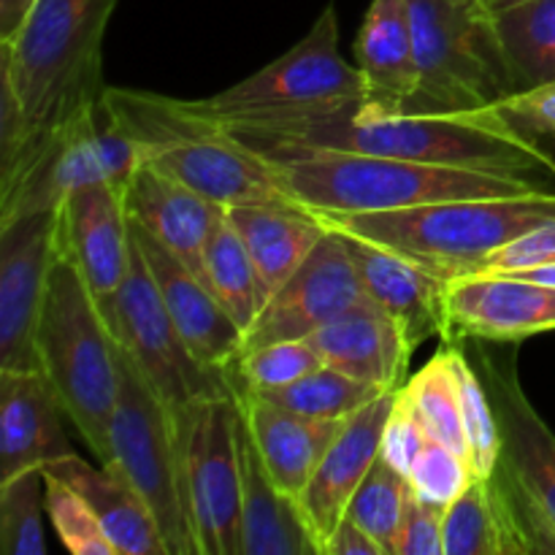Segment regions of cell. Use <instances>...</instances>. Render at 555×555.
Returning <instances> with one entry per match:
<instances>
[{
    "mask_svg": "<svg viewBox=\"0 0 555 555\" xmlns=\"http://www.w3.org/2000/svg\"><path fill=\"white\" fill-rule=\"evenodd\" d=\"M238 141L269 163L276 184L287 198L307 206L314 215H361V211L410 209V206L455 198L553 193L529 179L504 177V173L428 166L401 157L320 150V146Z\"/></svg>",
    "mask_w": 555,
    "mask_h": 555,
    "instance_id": "1",
    "label": "cell"
},
{
    "mask_svg": "<svg viewBox=\"0 0 555 555\" xmlns=\"http://www.w3.org/2000/svg\"><path fill=\"white\" fill-rule=\"evenodd\" d=\"M244 141L401 157L428 166L469 168L529 179L555 193L553 168L488 108L480 114H372L350 108L336 117L282 128H231Z\"/></svg>",
    "mask_w": 555,
    "mask_h": 555,
    "instance_id": "2",
    "label": "cell"
},
{
    "mask_svg": "<svg viewBox=\"0 0 555 555\" xmlns=\"http://www.w3.org/2000/svg\"><path fill=\"white\" fill-rule=\"evenodd\" d=\"M119 0H33L0 43V90L22 117V139L0 168L41 141L103 90V38Z\"/></svg>",
    "mask_w": 555,
    "mask_h": 555,
    "instance_id": "3",
    "label": "cell"
},
{
    "mask_svg": "<svg viewBox=\"0 0 555 555\" xmlns=\"http://www.w3.org/2000/svg\"><path fill=\"white\" fill-rule=\"evenodd\" d=\"M106 101L139 146L141 160L222 209L291 201L258 152L222 122L193 112L182 98L106 85Z\"/></svg>",
    "mask_w": 555,
    "mask_h": 555,
    "instance_id": "4",
    "label": "cell"
},
{
    "mask_svg": "<svg viewBox=\"0 0 555 555\" xmlns=\"http://www.w3.org/2000/svg\"><path fill=\"white\" fill-rule=\"evenodd\" d=\"M38 372L101 464H112L108 426L119 388V339L79 271L57 258L36 334Z\"/></svg>",
    "mask_w": 555,
    "mask_h": 555,
    "instance_id": "5",
    "label": "cell"
},
{
    "mask_svg": "<svg viewBox=\"0 0 555 555\" xmlns=\"http://www.w3.org/2000/svg\"><path fill=\"white\" fill-rule=\"evenodd\" d=\"M325 225L388 247L434 274H475L520 233L555 220V193L509 198H455L393 211L320 215Z\"/></svg>",
    "mask_w": 555,
    "mask_h": 555,
    "instance_id": "6",
    "label": "cell"
},
{
    "mask_svg": "<svg viewBox=\"0 0 555 555\" xmlns=\"http://www.w3.org/2000/svg\"><path fill=\"white\" fill-rule=\"evenodd\" d=\"M188 106L225 128H282L361 108V70L341 57L334 5L274 63Z\"/></svg>",
    "mask_w": 555,
    "mask_h": 555,
    "instance_id": "7",
    "label": "cell"
},
{
    "mask_svg": "<svg viewBox=\"0 0 555 555\" xmlns=\"http://www.w3.org/2000/svg\"><path fill=\"white\" fill-rule=\"evenodd\" d=\"M417 85L404 114H480L513 95L491 11L482 3L410 0Z\"/></svg>",
    "mask_w": 555,
    "mask_h": 555,
    "instance_id": "8",
    "label": "cell"
},
{
    "mask_svg": "<svg viewBox=\"0 0 555 555\" xmlns=\"http://www.w3.org/2000/svg\"><path fill=\"white\" fill-rule=\"evenodd\" d=\"M141 152L114 117L106 90L60 128L0 168V225L27 211L57 209L65 195L92 184L128 188Z\"/></svg>",
    "mask_w": 555,
    "mask_h": 555,
    "instance_id": "9",
    "label": "cell"
},
{
    "mask_svg": "<svg viewBox=\"0 0 555 555\" xmlns=\"http://www.w3.org/2000/svg\"><path fill=\"white\" fill-rule=\"evenodd\" d=\"M112 464L139 491L160 526L168 555H198L188 496V453L125 347L119 345L117 404L108 426Z\"/></svg>",
    "mask_w": 555,
    "mask_h": 555,
    "instance_id": "10",
    "label": "cell"
},
{
    "mask_svg": "<svg viewBox=\"0 0 555 555\" xmlns=\"http://www.w3.org/2000/svg\"><path fill=\"white\" fill-rule=\"evenodd\" d=\"M112 328L144 383L166 406L173 431L188 453L195 410L215 396L231 393L233 377L211 372L193 356L163 304L135 238L128 276L114 301Z\"/></svg>",
    "mask_w": 555,
    "mask_h": 555,
    "instance_id": "11",
    "label": "cell"
},
{
    "mask_svg": "<svg viewBox=\"0 0 555 555\" xmlns=\"http://www.w3.org/2000/svg\"><path fill=\"white\" fill-rule=\"evenodd\" d=\"M242 412L236 390L195 410L188 442V496L198 555H242Z\"/></svg>",
    "mask_w": 555,
    "mask_h": 555,
    "instance_id": "12",
    "label": "cell"
},
{
    "mask_svg": "<svg viewBox=\"0 0 555 555\" xmlns=\"http://www.w3.org/2000/svg\"><path fill=\"white\" fill-rule=\"evenodd\" d=\"M57 258V209L0 225V369L38 372L36 334Z\"/></svg>",
    "mask_w": 555,
    "mask_h": 555,
    "instance_id": "13",
    "label": "cell"
},
{
    "mask_svg": "<svg viewBox=\"0 0 555 555\" xmlns=\"http://www.w3.org/2000/svg\"><path fill=\"white\" fill-rule=\"evenodd\" d=\"M366 301L369 296L347 253L345 236L328 228L323 242L260 309L255 325L244 334L242 356L269 341L309 339L323 325Z\"/></svg>",
    "mask_w": 555,
    "mask_h": 555,
    "instance_id": "14",
    "label": "cell"
},
{
    "mask_svg": "<svg viewBox=\"0 0 555 555\" xmlns=\"http://www.w3.org/2000/svg\"><path fill=\"white\" fill-rule=\"evenodd\" d=\"M57 253L79 271L87 291L112 323L114 301L128 276L133 253L125 188L92 184L65 195L57 206Z\"/></svg>",
    "mask_w": 555,
    "mask_h": 555,
    "instance_id": "15",
    "label": "cell"
},
{
    "mask_svg": "<svg viewBox=\"0 0 555 555\" xmlns=\"http://www.w3.org/2000/svg\"><path fill=\"white\" fill-rule=\"evenodd\" d=\"M444 341L518 345L555 331V287L502 271L453 276L444 287Z\"/></svg>",
    "mask_w": 555,
    "mask_h": 555,
    "instance_id": "16",
    "label": "cell"
},
{
    "mask_svg": "<svg viewBox=\"0 0 555 555\" xmlns=\"http://www.w3.org/2000/svg\"><path fill=\"white\" fill-rule=\"evenodd\" d=\"M477 361L502 437L499 466L555 524V434L526 396L513 356L502 358L477 350Z\"/></svg>",
    "mask_w": 555,
    "mask_h": 555,
    "instance_id": "17",
    "label": "cell"
},
{
    "mask_svg": "<svg viewBox=\"0 0 555 555\" xmlns=\"http://www.w3.org/2000/svg\"><path fill=\"white\" fill-rule=\"evenodd\" d=\"M130 233L144 255L146 269L160 291L173 325L188 341L193 356L211 372L233 377L244 341V331L238 328L236 320L225 312V307L217 301L204 280H198L177 255L168 253L157 238H152L133 220H130Z\"/></svg>",
    "mask_w": 555,
    "mask_h": 555,
    "instance_id": "18",
    "label": "cell"
},
{
    "mask_svg": "<svg viewBox=\"0 0 555 555\" xmlns=\"http://www.w3.org/2000/svg\"><path fill=\"white\" fill-rule=\"evenodd\" d=\"M393 393L379 396L377 401L347 417L345 428L323 455L312 480L307 482L301 499L296 502L318 555H323L334 531L347 518L352 496L366 480L374 461L383 455V431L390 406H393Z\"/></svg>",
    "mask_w": 555,
    "mask_h": 555,
    "instance_id": "19",
    "label": "cell"
},
{
    "mask_svg": "<svg viewBox=\"0 0 555 555\" xmlns=\"http://www.w3.org/2000/svg\"><path fill=\"white\" fill-rule=\"evenodd\" d=\"M233 390H236L242 421L258 448L266 472L274 486L296 504L347 421H325V417L293 412L263 399L238 379H233Z\"/></svg>",
    "mask_w": 555,
    "mask_h": 555,
    "instance_id": "20",
    "label": "cell"
},
{
    "mask_svg": "<svg viewBox=\"0 0 555 555\" xmlns=\"http://www.w3.org/2000/svg\"><path fill=\"white\" fill-rule=\"evenodd\" d=\"M339 233L345 236L347 253L356 263L369 301L399 320L412 347L417 350L423 341L434 339V336L444 339L448 334V314H444L448 280L393 249L379 247V244L352 236V233Z\"/></svg>",
    "mask_w": 555,
    "mask_h": 555,
    "instance_id": "21",
    "label": "cell"
},
{
    "mask_svg": "<svg viewBox=\"0 0 555 555\" xmlns=\"http://www.w3.org/2000/svg\"><path fill=\"white\" fill-rule=\"evenodd\" d=\"M125 209L139 228L177 255L198 280L206 282L204 249L222 206L177 182L152 163L141 160L125 188Z\"/></svg>",
    "mask_w": 555,
    "mask_h": 555,
    "instance_id": "22",
    "label": "cell"
},
{
    "mask_svg": "<svg viewBox=\"0 0 555 555\" xmlns=\"http://www.w3.org/2000/svg\"><path fill=\"white\" fill-rule=\"evenodd\" d=\"M63 415L41 372L0 369V482L74 455Z\"/></svg>",
    "mask_w": 555,
    "mask_h": 555,
    "instance_id": "23",
    "label": "cell"
},
{
    "mask_svg": "<svg viewBox=\"0 0 555 555\" xmlns=\"http://www.w3.org/2000/svg\"><path fill=\"white\" fill-rule=\"evenodd\" d=\"M325 366L383 390H399L412 361L410 336L396 318L366 301L309 336Z\"/></svg>",
    "mask_w": 555,
    "mask_h": 555,
    "instance_id": "24",
    "label": "cell"
},
{
    "mask_svg": "<svg viewBox=\"0 0 555 555\" xmlns=\"http://www.w3.org/2000/svg\"><path fill=\"white\" fill-rule=\"evenodd\" d=\"M356 68L363 79L361 112L404 114L417 85L410 0H372L356 38Z\"/></svg>",
    "mask_w": 555,
    "mask_h": 555,
    "instance_id": "25",
    "label": "cell"
},
{
    "mask_svg": "<svg viewBox=\"0 0 555 555\" xmlns=\"http://www.w3.org/2000/svg\"><path fill=\"white\" fill-rule=\"evenodd\" d=\"M444 555H537L518 488L502 466L444 507Z\"/></svg>",
    "mask_w": 555,
    "mask_h": 555,
    "instance_id": "26",
    "label": "cell"
},
{
    "mask_svg": "<svg viewBox=\"0 0 555 555\" xmlns=\"http://www.w3.org/2000/svg\"><path fill=\"white\" fill-rule=\"evenodd\" d=\"M225 211L258 271L263 307L328 233L323 217L296 201L233 206Z\"/></svg>",
    "mask_w": 555,
    "mask_h": 555,
    "instance_id": "27",
    "label": "cell"
},
{
    "mask_svg": "<svg viewBox=\"0 0 555 555\" xmlns=\"http://www.w3.org/2000/svg\"><path fill=\"white\" fill-rule=\"evenodd\" d=\"M43 472L63 477L85 496L117 555H168L155 515L114 466H92L74 453L43 466Z\"/></svg>",
    "mask_w": 555,
    "mask_h": 555,
    "instance_id": "28",
    "label": "cell"
},
{
    "mask_svg": "<svg viewBox=\"0 0 555 555\" xmlns=\"http://www.w3.org/2000/svg\"><path fill=\"white\" fill-rule=\"evenodd\" d=\"M242 555H318L298 507L274 486L242 421Z\"/></svg>",
    "mask_w": 555,
    "mask_h": 555,
    "instance_id": "29",
    "label": "cell"
},
{
    "mask_svg": "<svg viewBox=\"0 0 555 555\" xmlns=\"http://www.w3.org/2000/svg\"><path fill=\"white\" fill-rule=\"evenodd\" d=\"M491 20L513 95L555 81V0H520Z\"/></svg>",
    "mask_w": 555,
    "mask_h": 555,
    "instance_id": "30",
    "label": "cell"
},
{
    "mask_svg": "<svg viewBox=\"0 0 555 555\" xmlns=\"http://www.w3.org/2000/svg\"><path fill=\"white\" fill-rule=\"evenodd\" d=\"M204 271L209 291L247 334L263 309V293H260L253 258L233 222L228 220V211H222V217L211 228L204 249Z\"/></svg>",
    "mask_w": 555,
    "mask_h": 555,
    "instance_id": "31",
    "label": "cell"
},
{
    "mask_svg": "<svg viewBox=\"0 0 555 555\" xmlns=\"http://www.w3.org/2000/svg\"><path fill=\"white\" fill-rule=\"evenodd\" d=\"M401 388H404L406 399L415 406L428 437L448 444L453 453L464 455L469 461V442H466L464 412H461L459 377H455L453 366V345L444 341L442 350L421 372L412 374Z\"/></svg>",
    "mask_w": 555,
    "mask_h": 555,
    "instance_id": "32",
    "label": "cell"
},
{
    "mask_svg": "<svg viewBox=\"0 0 555 555\" xmlns=\"http://www.w3.org/2000/svg\"><path fill=\"white\" fill-rule=\"evenodd\" d=\"M255 393L274 401V404L287 406L293 412H301V415L325 417V421H347V417L361 412L363 406L377 401L388 390L377 388L372 383H361V379L350 377L345 372H336L331 366H320L318 372L307 374V377L296 379V383L271 390H255Z\"/></svg>",
    "mask_w": 555,
    "mask_h": 555,
    "instance_id": "33",
    "label": "cell"
},
{
    "mask_svg": "<svg viewBox=\"0 0 555 555\" xmlns=\"http://www.w3.org/2000/svg\"><path fill=\"white\" fill-rule=\"evenodd\" d=\"M410 493V480L379 455L352 496L347 518L361 526L369 537H374L383 545L385 555H393Z\"/></svg>",
    "mask_w": 555,
    "mask_h": 555,
    "instance_id": "34",
    "label": "cell"
},
{
    "mask_svg": "<svg viewBox=\"0 0 555 555\" xmlns=\"http://www.w3.org/2000/svg\"><path fill=\"white\" fill-rule=\"evenodd\" d=\"M43 502L47 477L43 469L22 472L0 482V553L3 555H43Z\"/></svg>",
    "mask_w": 555,
    "mask_h": 555,
    "instance_id": "35",
    "label": "cell"
},
{
    "mask_svg": "<svg viewBox=\"0 0 555 555\" xmlns=\"http://www.w3.org/2000/svg\"><path fill=\"white\" fill-rule=\"evenodd\" d=\"M453 345V366L459 377L461 390V412H464L466 442H469V466L475 477H491L502 459V437H499L496 412H493L491 396L480 372L469 363L466 352L455 341Z\"/></svg>",
    "mask_w": 555,
    "mask_h": 555,
    "instance_id": "36",
    "label": "cell"
},
{
    "mask_svg": "<svg viewBox=\"0 0 555 555\" xmlns=\"http://www.w3.org/2000/svg\"><path fill=\"white\" fill-rule=\"evenodd\" d=\"M325 366L320 352L309 345V339L269 341L255 350L244 352L233 369V379L253 390H271L291 385L307 374Z\"/></svg>",
    "mask_w": 555,
    "mask_h": 555,
    "instance_id": "37",
    "label": "cell"
},
{
    "mask_svg": "<svg viewBox=\"0 0 555 555\" xmlns=\"http://www.w3.org/2000/svg\"><path fill=\"white\" fill-rule=\"evenodd\" d=\"M43 477H47V513L65 551L74 555H117L85 496L52 472H43Z\"/></svg>",
    "mask_w": 555,
    "mask_h": 555,
    "instance_id": "38",
    "label": "cell"
},
{
    "mask_svg": "<svg viewBox=\"0 0 555 555\" xmlns=\"http://www.w3.org/2000/svg\"><path fill=\"white\" fill-rule=\"evenodd\" d=\"M491 112L555 173V81L529 92H515L496 103Z\"/></svg>",
    "mask_w": 555,
    "mask_h": 555,
    "instance_id": "39",
    "label": "cell"
},
{
    "mask_svg": "<svg viewBox=\"0 0 555 555\" xmlns=\"http://www.w3.org/2000/svg\"><path fill=\"white\" fill-rule=\"evenodd\" d=\"M406 480L421 499L448 507L453 499H459L466 491L475 475H472V466L464 455L453 453L448 444L437 442V439H428L412 461Z\"/></svg>",
    "mask_w": 555,
    "mask_h": 555,
    "instance_id": "40",
    "label": "cell"
},
{
    "mask_svg": "<svg viewBox=\"0 0 555 555\" xmlns=\"http://www.w3.org/2000/svg\"><path fill=\"white\" fill-rule=\"evenodd\" d=\"M428 439L434 437H428L426 426L417 417L412 401L406 399L404 388H399L393 393V406H390L388 423H385L383 431V459L406 477L412 461H415V455L421 453Z\"/></svg>",
    "mask_w": 555,
    "mask_h": 555,
    "instance_id": "41",
    "label": "cell"
},
{
    "mask_svg": "<svg viewBox=\"0 0 555 555\" xmlns=\"http://www.w3.org/2000/svg\"><path fill=\"white\" fill-rule=\"evenodd\" d=\"M444 507L410 493L393 555H444Z\"/></svg>",
    "mask_w": 555,
    "mask_h": 555,
    "instance_id": "42",
    "label": "cell"
},
{
    "mask_svg": "<svg viewBox=\"0 0 555 555\" xmlns=\"http://www.w3.org/2000/svg\"><path fill=\"white\" fill-rule=\"evenodd\" d=\"M555 263V220L542 222V225L531 228V231L520 233L518 238L499 247L496 253L488 258L482 271H504V274H515V271H531L542 269V266Z\"/></svg>",
    "mask_w": 555,
    "mask_h": 555,
    "instance_id": "43",
    "label": "cell"
},
{
    "mask_svg": "<svg viewBox=\"0 0 555 555\" xmlns=\"http://www.w3.org/2000/svg\"><path fill=\"white\" fill-rule=\"evenodd\" d=\"M323 555H385V551L374 537H369L366 531L361 529V526L352 524L350 518H345L339 524V529L334 531L328 545H325Z\"/></svg>",
    "mask_w": 555,
    "mask_h": 555,
    "instance_id": "44",
    "label": "cell"
},
{
    "mask_svg": "<svg viewBox=\"0 0 555 555\" xmlns=\"http://www.w3.org/2000/svg\"><path fill=\"white\" fill-rule=\"evenodd\" d=\"M30 5L33 0H0V43L14 36Z\"/></svg>",
    "mask_w": 555,
    "mask_h": 555,
    "instance_id": "45",
    "label": "cell"
},
{
    "mask_svg": "<svg viewBox=\"0 0 555 555\" xmlns=\"http://www.w3.org/2000/svg\"><path fill=\"white\" fill-rule=\"evenodd\" d=\"M504 274V271H502ZM518 276H526V280L542 282V285H553L555 287V263L553 266H542V269H531V271H515Z\"/></svg>",
    "mask_w": 555,
    "mask_h": 555,
    "instance_id": "46",
    "label": "cell"
},
{
    "mask_svg": "<svg viewBox=\"0 0 555 555\" xmlns=\"http://www.w3.org/2000/svg\"><path fill=\"white\" fill-rule=\"evenodd\" d=\"M520 3V0H482V9L486 11H499V9H507V5Z\"/></svg>",
    "mask_w": 555,
    "mask_h": 555,
    "instance_id": "47",
    "label": "cell"
},
{
    "mask_svg": "<svg viewBox=\"0 0 555 555\" xmlns=\"http://www.w3.org/2000/svg\"><path fill=\"white\" fill-rule=\"evenodd\" d=\"M455 3H482V0H455Z\"/></svg>",
    "mask_w": 555,
    "mask_h": 555,
    "instance_id": "48",
    "label": "cell"
}]
</instances>
